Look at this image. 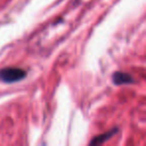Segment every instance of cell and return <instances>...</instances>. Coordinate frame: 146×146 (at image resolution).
I'll return each instance as SVG.
<instances>
[{
    "label": "cell",
    "instance_id": "cell-2",
    "mask_svg": "<svg viewBox=\"0 0 146 146\" xmlns=\"http://www.w3.org/2000/svg\"><path fill=\"white\" fill-rule=\"evenodd\" d=\"M112 82L115 85H124V84L134 83L135 80L132 78V76L128 73L116 71L112 74Z\"/></svg>",
    "mask_w": 146,
    "mask_h": 146
},
{
    "label": "cell",
    "instance_id": "cell-1",
    "mask_svg": "<svg viewBox=\"0 0 146 146\" xmlns=\"http://www.w3.org/2000/svg\"><path fill=\"white\" fill-rule=\"evenodd\" d=\"M26 77V72L21 68L8 67L0 70V80L4 83H14Z\"/></svg>",
    "mask_w": 146,
    "mask_h": 146
},
{
    "label": "cell",
    "instance_id": "cell-3",
    "mask_svg": "<svg viewBox=\"0 0 146 146\" xmlns=\"http://www.w3.org/2000/svg\"><path fill=\"white\" fill-rule=\"evenodd\" d=\"M117 131H118L117 128H113V129L109 130V131L105 132V133L100 134V135H98V136H95V137L90 141L89 144L90 145H98V144L103 143V142H105L106 140L110 139L114 134L117 133Z\"/></svg>",
    "mask_w": 146,
    "mask_h": 146
}]
</instances>
